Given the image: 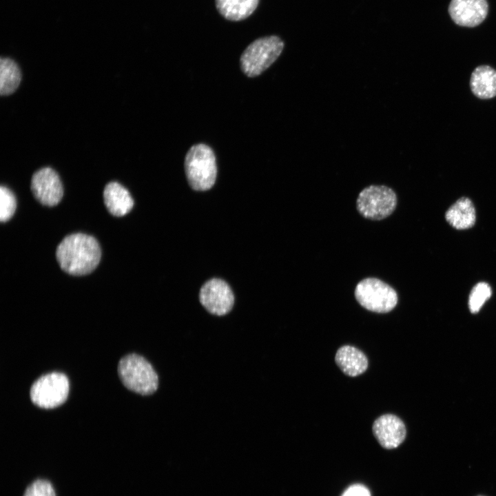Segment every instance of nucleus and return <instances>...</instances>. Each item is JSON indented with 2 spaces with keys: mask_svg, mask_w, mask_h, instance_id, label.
<instances>
[{
  "mask_svg": "<svg viewBox=\"0 0 496 496\" xmlns=\"http://www.w3.org/2000/svg\"><path fill=\"white\" fill-rule=\"evenodd\" d=\"M56 260L63 271L73 276H83L98 266L101 251L92 236L76 233L65 236L56 250Z\"/></svg>",
  "mask_w": 496,
  "mask_h": 496,
  "instance_id": "obj_1",
  "label": "nucleus"
},
{
  "mask_svg": "<svg viewBox=\"0 0 496 496\" xmlns=\"http://www.w3.org/2000/svg\"><path fill=\"white\" fill-rule=\"evenodd\" d=\"M185 172L189 186L196 191H206L215 183L217 166L215 154L210 147L198 143L186 154Z\"/></svg>",
  "mask_w": 496,
  "mask_h": 496,
  "instance_id": "obj_2",
  "label": "nucleus"
},
{
  "mask_svg": "<svg viewBox=\"0 0 496 496\" xmlns=\"http://www.w3.org/2000/svg\"><path fill=\"white\" fill-rule=\"evenodd\" d=\"M118 374L129 390L143 395L154 393L158 386V378L152 364L143 356L131 353L118 362Z\"/></svg>",
  "mask_w": 496,
  "mask_h": 496,
  "instance_id": "obj_3",
  "label": "nucleus"
},
{
  "mask_svg": "<svg viewBox=\"0 0 496 496\" xmlns=\"http://www.w3.org/2000/svg\"><path fill=\"white\" fill-rule=\"evenodd\" d=\"M284 47V41L276 35L256 39L248 45L240 56L242 71L249 77L260 75L277 60Z\"/></svg>",
  "mask_w": 496,
  "mask_h": 496,
  "instance_id": "obj_4",
  "label": "nucleus"
},
{
  "mask_svg": "<svg viewBox=\"0 0 496 496\" xmlns=\"http://www.w3.org/2000/svg\"><path fill=\"white\" fill-rule=\"evenodd\" d=\"M355 297L364 308L380 313L391 311L397 303L395 290L375 278L361 280L355 287Z\"/></svg>",
  "mask_w": 496,
  "mask_h": 496,
  "instance_id": "obj_5",
  "label": "nucleus"
},
{
  "mask_svg": "<svg viewBox=\"0 0 496 496\" xmlns=\"http://www.w3.org/2000/svg\"><path fill=\"white\" fill-rule=\"evenodd\" d=\"M397 196L395 192L385 185H370L359 194L356 207L365 218L380 220L390 216L395 209Z\"/></svg>",
  "mask_w": 496,
  "mask_h": 496,
  "instance_id": "obj_6",
  "label": "nucleus"
},
{
  "mask_svg": "<svg viewBox=\"0 0 496 496\" xmlns=\"http://www.w3.org/2000/svg\"><path fill=\"white\" fill-rule=\"evenodd\" d=\"M67 376L52 372L41 376L32 385L30 396L32 402L39 407L52 409L62 404L69 393Z\"/></svg>",
  "mask_w": 496,
  "mask_h": 496,
  "instance_id": "obj_7",
  "label": "nucleus"
},
{
  "mask_svg": "<svg viewBox=\"0 0 496 496\" xmlns=\"http://www.w3.org/2000/svg\"><path fill=\"white\" fill-rule=\"evenodd\" d=\"M199 299L207 311L216 316L229 313L234 303V296L230 287L219 278H212L202 286Z\"/></svg>",
  "mask_w": 496,
  "mask_h": 496,
  "instance_id": "obj_8",
  "label": "nucleus"
},
{
  "mask_svg": "<svg viewBox=\"0 0 496 496\" xmlns=\"http://www.w3.org/2000/svg\"><path fill=\"white\" fill-rule=\"evenodd\" d=\"M32 194L42 205H56L63 195V188L58 174L50 167L37 170L31 179Z\"/></svg>",
  "mask_w": 496,
  "mask_h": 496,
  "instance_id": "obj_9",
  "label": "nucleus"
},
{
  "mask_svg": "<svg viewBox=\"0 0 496 496\" xmlns=\"http://www.w3.org/2000/svg\"><path fill=\"white\" fill-rule=\"evenodd\" d=\"M448 10L451 19L457 25L473 28L486 19L488 4L486 0H451Z\"/></svg>",
  "mask_w": 496,
  "mask_h": 496,
  "instance_id": "obj_10",
  "label": "nucleus"
},
{
  "mask_svg": "<svg viewBox=\"0 0 496 496\" xmlns=\"http://www.w3.org/2000/svg\"><path fill=\"white\" fill-rule=\"evenodd\" d=\"M372 429L379 444L386 449L397 448L404 442L406 434L404 422L392 414L383 415L377 418Z\"/></svg>",
  "mask_w": 496,
  "mask_h": 496,
  "instance_id": "obj_11",
  "label": "nucleus"
},
{
  "mask_svg": "<svg viewBox=\"0 0 496 496\" xmlns=\"http://www.w3.org/2000/svg\"><path fill=\"white\" fill-rule=\"evenodd\" d=\"M103 200L109 212L115 216L128 214L134 206L130 192L117 182L107 183L103 190Z\"/></svg>",
  "mask_w": 496,
  "mask_h": 496,
  "instance_id": "obj_12",
  "label": "nucleus"
},
{
  "mask_svg": "<svg viewBox=\"0 0 496 496\" xmlns=\"http://www.w3.org/2000/svg\"><path fill=\"white\" fill-rule=\"evenodd\" d=\"M335 361L340 369L351 377L361 375L368 367V360L364 353L350 345H344L338 349Z\"/></svg>",
  "mask_w": 496,
  "mask_h": 496,
  "instance_id": "obj_13",
  "label": "nucleus"
},
{
  "mask_svg": "<svg viewBox=\"0 0 496 496\" xmlns=\"http://www.w3.org/2000/svg\"><path fill=\"white\" fill-rule=\"evenodd\" d=\"M470 87L472 92L482 99L496 96V70L489 65L477 67L471 76Z\"/></svg>",
  "mask_w": 496,
  "mask_h": 496,
  "instance_id": "obj_14",
  "label": "nucleus"
},
{
  "mask_svg": "<svg viewBox=\"0 0 496 496\" xmlns=\"http://www.w3.org/2000/svg\"><path fill=\"white\" fill-rule=\"evenodd\" d=\"M447 222L457 229H466L475 222V209L472 201L466 197L457 200L446 211Z\"/></svg>",
  "mask_w": 496,
  "mask_h": 496,
  "instance_id": "obj_15",
  "label": "nucleus"
},
{
  "mask_svg": "<svg viewBox=\"0 0 496 496\" xmlns=\"http://www.w3.org/2000/svg\"><path fill=\"white\" fill-rule=\"evenodd\" d=\"M260 0H215L216 8L220 15L231 21H240L251 16Z\"/></svg>",
  "mask_w": 496,
  "mask_h": 496,
  "instance_id": "obj_16",
  "label": "nucleus"
},
{
  "mask_svg": "<svg viewBox=\"0 0 496 496\" xmlns=\"http://www.w3.org/2000/svg\"><path fill=\"white\" fill-rule=\"evenodd\" d=\"M21 81V73L18 65L8 58L0 60V94L7 96L12 94Z\"/></svg>",
  "mask_w": 496,
  "mask_h": 496,
  "instance_id": "obj_17",
  "label": "nucleus"
},
{
  "mask_svg": "<svg viewBox=\"0 0 496 496\" xmlns=\"http://www.w3.org/2000/svg\"><path fill=\"white\" fill-rule=\"evenodd\" d=\"M491 294V288L486 282H481L475 285L469 296L468 306L471 312L477 313Z\"/></svg>",
  "mask_w": 496,
  "mask_h": 496,
  "instance_id": "obj_18",
  "label": "nucleus"
},
{
  "mask_svg": "<svg viewBox=\"0 0 496 496\" xmlns=\"http://www.w3.org/2000/svg\"><path fill=\"white\" fill-rule=\"evenodd\" d=\"M17 201L14 194L8 187H0V220L6 222L14 215Z\"/></svg>",
  "mask_w": 496,
  "mask_h": 496,
  "instance_id": "obj_19",
  "label": "nucleus"
},
{
  "mask_svg": "<svg viewBox=\"0 0 496 496\" xmlns=\"http://www.w3.org/2000/svg\"><path fill=\"white\" fill-rule=\"evenodd\" d=\"M23 496H56V494L50 482L37 479L26 488Z\"/></svg>",
  "mask_w": 496,
  "mask_h": 496,
  "instance_id": "obj_20",
  "label": "nucleus"
},
{
  "mask_svg": "<svg viewBox=\"0 0 496 496\" xmlns=\"http://www.w3.org/2000/svg\"><path fill=\"white\" fill-rule=\"evenodd\" d=\"M342 496H371V494L364 486L355 484L349 487Z\"/></svg>",
  "mask_w": 496,
  "mask_h": 496,
  "instance_id": "obj_21",
  "label": "nucleus"
}]
</instances>
